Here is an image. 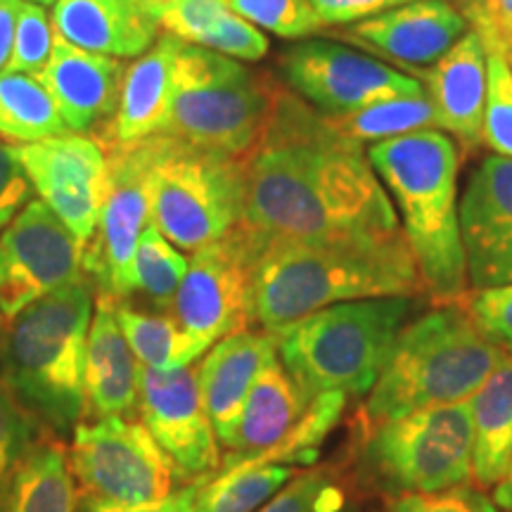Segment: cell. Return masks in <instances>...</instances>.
Instances as JSON below:
<instances>
[{
  "label": "cell",
  "instance_id": "cell-1",
  "mask_svg": "<svg viewBox=\"0 0 512 512\" xmlns=\"http://www.w3.org/2000/svg\"><path fill=\"white\" fill-rule=\"evenodd\" d=\"M240 223L261 240L377 242L403 235L368 147L335 131L283 81L245 159Z\"/></svg>",
  "mask_w": 512,
  "mask_h": 512
},
{
  "label": "cell",
  "instance_id": "cell-2",
  "mask_svg": "<svg viewBox=\"0 0 512 512\" xmlns=\"http://www.w3.org/2000/svg\"><path fill=\"white\" fill-rule=\"evenodd\" d=\"M422 292L403 235L377 242L264 240L254 264V323L278 332L335 304Z\"/></svg>",
  "mask_w": 512,
  "mask_h": 512
},
{
  "label": "cell",
  "instance_id": "cell-3",
  "mask_svg": "<svg viewBox=\"0 0 512 512\" xmlns=\"http://www.w3.org/2000/svg\"><path fill=\"white\" fill-rule=\"evenodd\" d=\"M408 247L434 304H456L470 290L460 238V147L444 131H418L368 145Z\"/></svg>",
  "mask_w": 512,
  "mask_h": 512
},
{
  "label": "cell",
  "instance_id": "cell-4",
  "mask_svg": "<svg viewBox=\"0 0 512 512\" xmlns=\"http://www.w3.org/2000/svg\"><path fill=\"white\" fill-rule=\"evenodd\" d=\"M95 309L86 273L27 306L0 335V380L31 418L57 434L79 427L86 408L83 368Z\"/></svg>",
  "mask_w": 512,
  "mask_h": 512
},
{
  "label": "cell",
  "instance_id": "cell-5",
  "mask_svg": "<svg viewBox=\"0 0 512 512\" xmlns=\"http://www.w3.org/2000/svg\"><path fill=\"white\" fill-rule=\"evenodd\" d=\"M508 354L460 304H437L401 330L366 396L363 430L432 406L470 401Z\"/></svg>",
  "mask_w": 512,
  "mask_h": 512
},
{
  "label": "cell",
  "instance_id": "cell-6",
  "mask_svg": "<svg viewBox=\"0 0 512 512\" xmlns=\"http://www.w3.org/2000/svg\"><path fill=\"white\" fill-rule=\"evenodd\" d=\"M415 299H356L311 313L275 332L280 363L309 401L325 392L368 396L411 323Z\"/></svg>",
  "mask_w": 512,
  "mask_h": 512
},
{
  "label": "cell",
  "instance_id": "cell-7",
  "mask_svg": "<svg viewBox=\"0 0 512 512\" xmlns=\"http://www.w3.org/2000/svg\"><path fill=\"white\" fill-rule=\"evenodd\" d=\"M280 79L202 46L178 43L164 136L247 159L271 117Z\"/></svg>",
  "mask_w": 512,
  "mask_h": 512
},
{
  "label": "cell",
  "instance_id": "cell-8",
  "mask_svg": "<svg viewBox=\"0 0 512 512\" xmlns=\"http://www.w3.org/2000/svg\"><path fill=\"white\" fill-rule=\"evenodd\" d=\"M145 145L152 223L171 245L197 252L238 226L245 211V159L174 136H152Z\"/></svg>",
  "mask_w": 512,
  "mask_h": 512
},
{
  "label": "cell",
  "instance_id": "cell-9",
  "mask_svg": "<svg viewBox=\"0 0 512 512\" xmlns=\"http://www.w3.org/2000/svg\"><path fill=\"white\" fill-rule=\"evenodd\" d=\"M470 401L432 406L366 430L363 465L387 494H437L472 482Z\"/></svg>",
  "mask_w": 512,
  "mask_h": 512
},
{
  "label": "cell",
  "instance_id": "cell-10",
  "mask_svg": "<svg viewBox=\"0 0 512 512\" xmlns=\"http://www.w3.org/2000/svg\"><path fill=\"white\" fill-rule=\"evenodd\" d=\"M261 245L264 240L238 223L188 259L171 316L204 349L254 323V264Z\"/></svg>",
  "mask_w": 512,
  "mask_h": 512
},
{
  "label": "cell",
  "instance_id": "cell-11",
  "mask_svg": "<svg viewBox=\"0 0 512 512\" xmlns=\"http://www.w3.org/2000/svg\"><path fill=\"white\" fill-rule=\"evenodd\" d=\"M278 72V79L323 117L427 93L415 76L328 38H304L280 50Z\"/></svg>",
  "mask_w": 512,
  "mask_h": 512
},
{
  "label": "cell",
  "instance_id": "cell-12",
  "mask_svg": "<svg viewBox=\"0 0 512 512\" xmlns=\"http://www.w3.org/2000/svg\"><path fill=\"white\" fill-rule=\"evenodd\" d=\"M72 470L83 498L117 505L162 501L181 482L143 422L124 418H102L76 427Z\"/></svg>",
  "mask_w": 512,
  "mask_h": 512
},
{
  "label": "cell",
  "instance_id": "cell-13",
  "mask_svg": "<svg viewBox=\"0 0 512 512\" xmlns=\"http://www.w3.org/2000/svg\"><path fill=\"white\" fill-rule=\"evenodd\" d=\"M102 147L110 162V183L98 228L83 247V273L102 297L126 302L131 297V264L140 233L152 223L150 152L145 140Z\"/></svg>",
  "mask_w": 512,
  "mask_h": 512
},
{
  "label": "cell",
  "instance_id": "cell-14",
  "mask_svg": "<svg viewBox=\"0 0 512 512\" xmlns=\"http://www.w3.org/2000/svg\"><path fill=\"white\" fill-rule=\"evenodd\" d=\"M83 273V245L43 200H31L0 230V313L27 306Z\"/></svg>",
  "mask_w": 512,
  "mask_h": 512
},
{
  "label": "cell",
  "instance_id": "cell-15",
  "mask_svg": "<svg viewBox=\"0 0 512 512\" xmlns=\"http://www.w3.org/2000/svg\"><path fill=\"white\" fill-rule=\"evenodd\" d=\"M15 147L38 200L46 202L86 247L98 228L110 183L105 147L79 133Z\"/></svg>",
  "mask_w": 512,
  "mask_h": 512
},
{
  "label": "cell",
  "instance_id": "cell-16",
  "mask_svg": "<svg viewBox=\"0 0 512 512\" xmlns=\"http://www.w3.org/2000/svg\"><path fill=\"white\" fill-rule=\"evenodd\" d=\"M140 420L174 465L181 482L211 477L221 467L219 439L204 408L195 366H140Z\"/></svg>",
  "mask_w": 512,
  "mask_h": 512
},
{
  "label": "cell",
  "instance_id": "cell-17",
  "mask_svg": "<svg viewBox=\"0 0 512 512\" xmlns=\"http://www.w3.org/2000/svg\"><path fill=\"white\" fill-rule=\"evenodd\" d=\"M470 290L512 285V159L486 155L460 197Z\"/></svg>",
  "mask_w": 512,
  "mask_h": 512
},
{
  "label": "cell",
  "instance_id": "cell-18",
  "mask_svg": "<svg viewBox=\"0 0 512 512\" xmlns=\"http://www.w3.org/2000/svg\"><path fill=\"white\" fill-rule=\"evenodd\" d=\"M470 31V24L451 0H413L382 15L339 29L342 43H351L377 60L399 64L413 74L432 67Z\"/></svg>",
  "mask_w": 512,
  "mask_h": 512
},
{
  "label": "cell",
  "instance_id": "cell-19",
  "mask_svg": "<svg viewBox=\"0 0 512 512\" xmlns=\"http://www.w3.org/2000/svg\"><path fill=\"white\" fill-rule=\"evenodd\" d=\"M126 62L72 46L55 34L53 53L38 81L53 95L69 131L100 136L117 114Z\"/></svg>",
  "mask_w": 512,
  "mask_h": 512
},
{
  "label": "cell",
  "instance_id": "cell-20",
  "mask_svg": "<svg viewBox=\"0 0 512 512\" xmlns=\"http://www.w3.org/2000/svg\"><path fill=\"white\" fill-rule=\"evenodd\" d=\"M437 110L441 131L472 155L482 147L486 102V50L477 31H467L432 67L413 72Z\"/></svg>",
  "mask_w": 512,
  "mask_h": 512
},
{
  "label": "cell",
  "instance_id": "cell-21",
  "mask_svg": "<svg viewBox=\"0 0 512 512\" xmlns=\"http://www.w3.org/2000/svg\"><path fill=\"white\" fill-rule=\"evenodd\" d=\"M278 356L271 330H240L211 344L197 366V384L219 444H226L256 377Z\"/></svg>",
  "mask_w": 512,
  "mask_h": 512
},
{
  "label": "cell",
  "instance_id": "cell-22",
  "mask_svg": "<svg viewBox=\"0 0 512 512\" xmlns=\"http://www.w3.org/2000/svg\"><path fill=\"white\" fill-rule=\"evenodd\" d=\"M50 22L72 46L119 60L147 53L162 31L147 0H55Z\"/></svg>",
  "mask_w": 512,
  "mask_h": 512
},
{
  "label": "cell",
  "instance_id": "cell-23",
  "mask_svg": "<svg viewBox=\"0 0 512 512\" xmlns=\"http://www.w3.org/2000/svg\"><path fill=\"white\" fill-rule=\"evenodd\" d=\"M86 408L83 418H121L138 406L140 361L121 330L114 302L95 297L83 368Z\"/></svg>",
  "mask_w": 512,
  "mask_h": 512
},
{
  "label": "cell",
  "instance_id": "cell-24",
  "mask_svg": "<svg viewBox=\"0 0 512 512\" xmlns=\"http://www.w3.org/2000/svg\"><path fill=\"white\" fill-rule=\"evenodd\" d=\"M178 38L162 36L147 53L126 69L117 114L112 124L95 136L100 145H133L152 136H164L174 91V60Z\"/></svg>",
  "mask_w": 512,
  "mask_h": 512
},
{
  "label": "cell",
  "instance_id": "cell-25",
  "mask_svg": "<svg viewBox=\"0 0 512 512\" xmlns=\"http://www.w3.org/2000/svg\"><path fill=\"white\" fill-rule=\"evenodd\" d=\"M309 403L297 382L283 368L280 358L275 356L256 377L252 392L242 406L238 425L223 444L230 456L221 460L219 470L266 456L278 448L304 418Z\"/></svg>",
  "mask_w": 512,
  "mask_h": 512
},
{
  "label": "cell",
  "instance_id": "cell-26",
  "mask_svg": "<svg viewBox=\"0 0 512 512\" xmlns=\"http://www.w3.org/2000/svg\"><path fill=\"white\" fill-rule=\"evenodd\" d=\"M472 479L479 489H494L512 460V356L489 375L470 399Z\"/></svg>",
  "mask_w": 512,
  "mask_h": 512
},
{
  "label": "cell",
  "instance_id": "cell-27",
  "mask_svg": "<svg viewBox=\"0 0 512 512\" xmlns=\"http://www.w3.org/2000/svg\"><path fill=\"white\" fill-rule=\"evenodd\" d=\"M5 512H76L72 460L60 444H34L5 484Z\"/></svg>",
  "mask_w": 512,
  "mask_h": 512
},
{
  "label": "cell",
  "instance_id": "cell-28",
  "mask_svg": "<svg viewBox=\"0 0 512 512\" xmlns=\"http://www.w3.org/2000/svg\"><path fill=\"white\" fill-rule=\"evenodd\" d=\"M67 133L53 95L38 76L0 72V138L27 145Z\"/></svg>",
  "mask_w": 512,
  "mask_h": 512
},
{
  "label": "cell",
  "instance_id": "cell-29",
  "mask_svg": "<svg viewBox=\"0 0 512 512\" xmlns=\"http://www.w3.org/2000/svg\"><path fill=\"white\" fill-rule=\"evenodd\" d=\"M114 313L140 366L155 370L183 368L207 354V349L197 344L171 313L138 311L126 302H114Z\"/></svg>",
  "mask_w": 512,
  "mask_h": 512
},
{
  "label": "cell",
  "instance_id": "cell-30",
  "mask_svg": "<svg viewBox=\"0 0 512 512\" xmlns=\"http://www.w3.org/2000/svg\"><path fill=\"white\" fill-rule=\"evenodd\" d=\"M335 131L358 140V143H380V140L401 138L418 131H441L437 110L430 95L418 98L382 100L363 110L342 114V117H325Z\"/></svg>",
  "mask_w": 512,
  "mask_h": 512
},
{
  "label": "cell",
  "instance_id": "cell-31",
  "mask_svg": "<svg viewBox=\"0 0 512 512\" xmlns=\"http://www.w3.org/2000/svg\"><path fill=\"white\" fill-rule=\"evenodd\" d=\"M294 477L287 465H238L202 486L197 505L207 512H256Z\"/></svg>",
  "mask_w": 512,
  "mask_h": 512
},
{
  "label": "cell",
  "instance_id": "cell-32",
  "mask_svg": "<svg viewBox=\"0 0 512 512\" xmlns=\"http://www.w3.org/2000/svg\"><path fill=\"white\" fill-rule=\"evenodd\" d=\"M188 259L150 223L140 233L131 264V294H143L159 311H169L181 285Z\"/></svg>",
  "mask_w": 512,
  "mask_h": 512
},
{
  "label": "cell",
  "instance_id": "cell-33",
  "mask_svg": "<svg viewBox=\"0 0 512 512\" xmlns=\"http://www.w3.org/2000/svg\"><path fill=\"white\" fill-rule=\"evenodd\" d=\"M484 50L486 102L482 143L491 155L512 159V60L503 48L484 43Z\"/></svg>",
  "mask_w": 512,
  "mask_h": 512
},
{
  "label": "cell",
  "instance_id": "cell-34",
  "mask_svg": "<svg viewBox=\"0 0 512 512\" xmlns=\"http://www.w3.org/2000/svg\"><path fill=\"white\" fill-rule=\"evenodd\" d=\"M147 5L159 29L178 41L202 48L230 12L228 0H147Z\"/></svg>",
  "mask_w": 512,
  "mask_h": 512
},
{
  "label": "cell",
  "instance_id": "cell-35",
  "mask_svg": "<svg viewBox=\"0 0 512 512\" xmlns=\"http://www.w3.org/2000/svg\"><path fill=\"white\" fill-rule=\"evenodd\" d=\"M228 8L280 38H306L325 29L309 0H228Z\"/></svg>",
  "mask_w": 512,
  "mask_h": 512
},
{
  "label": "cell",
  "instance_id": "cell-36",
  "mask_svg": "<svg viewBox=\"0 0 512 512\" xmlns=\"http://www.w3.org/2000/svg\"><path fill=\"white\" fill-rule=\"evenodd\" d=\"M256 512H347V494L332 470H311L285 484Z\"/></svg>",
  "mask_w": 512,
  "mask_h": 512
},
{
  "label": "cell",
  "instance_id": "cell-37",
  "mask_svg": "<svg viewBox=\"0 0 512 512\" xmlns=\"http://www.w3.org/2000/svg\"><path fill=\"white\" fill-rule=\"evenodd\" d=\"M53 41L55 29L48 12L43 10V5L22 0L17 12V29L15 41H12V53L3 72L38 76L46 69V64L50 60Z\"/></svg>",
  "mask_w": 512,
  "mask_h": 512
},
{
  "label": "cell",
  "instance_id": "cell-38",
  "mask_svg": "<svg viewBox=\"0 0 512 512\" xmlns=\"http://www.w3.org/2000/svg\"><path fill=\"white\" fill-rule=\"evenodd\" d=\"M456 304L463 306L467 316L496 347L512 356V285L467 290Z\"/></svg>",
  "mask_w": 512,
  "mask_h": 512
},
{
  "label": "cell",
  "instance_id": "cell-39",
  "mask_svg": "<svg viewBox=\"0 0 512 512\" xmlns=\"http://www.w3.org/2000/svg\"><path fill=\"white\" fill-rule=\"evenodd\" d=\"M34 444V418L12 396L8 384L0 380V491Z\"/></svg>",
  "mask_w": 512,
  "mask_h": 512
},
{
  "label": "cell",
  "instance_id": "cell-40",
  "mask_svg": "<svg viewBox=\"0 0 512 512\" xmlns=\"http://www.w3.org/2000/svg\"><path fill=\"white\" fill-rule=\"evenodd\" d=\"M204 48L226 55L230 60L259 62L268 55L271 43H268V36L264 31L230 10Z\"/></svg>",
  "mask_w": 512,
  "mask_h": 512
},
{
  "label": "cell",
  "instance_id": "cell-41",
  "mask_svg": "<svg viewBox=\"0 0 512 512\" xmlns=\"http://www.w3.org/2000/svg\"><path fill=\"white\" fill-rule=\"evenodd\" d=\"M389 512H498L496 503L470 484L437 494H406L389 505Z\"/></svg>",
  "mask_w": 512,
  "mask_h": 512
},
{
  "label": "cell",
  "instance_id": "cell-42",
  "mask_svg": "<svg viewBox=\"0 0 512 512\" xmlns=\"http://www.w3.org/2000/svg\"><path fill=\"white\" fill-rule=\"evenodd\" d=\"M456 8L486 46L512 55V0H460Z\"/></svg>",
  "mask_w": 512,
  "mask_h": 512
},
{
  "label": "cell",
  "instance_id": "cell-43",
  "mask_svg": "<svg viewBox=\"0 0 512 512\" xmlns=\"http://www.w3.org/2000/svg\"><path fill=\"white\" fill-rule=\"evenodd\" d=\"M34 192V185L17 157V147L0 143V230L34 200Z\"/></svg>",
  "mask_w": 512,
  "mask_h": 512
},
{
  "label": "cell",
  "instance_id": "cell-44",
  "mask_svg": "<svg viewBox=\"0 0 512 512\" xmlns=\"http://www.w3.org/2000/svg\"><path fill=\"white\" fill-rule=\"evenodd\" d=\"M309 3L325 29H342L399 8V5L413 3V0H309Z\"/></svg>",
  "mask_w": 512,
  "mask_h": 512
},
{
  "label": "cell",
  "instance_id": "cell-45",
  "mask_svg": "<svg viewBox=\"0 0 512 512\" xmlns=\"http://www.w3.org/2000/svg\"><path fill=\"white\" fill-rule=\"evenodd\" d=\"M209 477L195 479L183 489L174 491L171 496L162 498V501L155 503H140V505H117V503H102V501H91V498H83L81 510L76 512H185L192 505L197 503V496H200L202 486L207 484Z\"/></svg>",
  "mask_w": 512,
  "mask_h": 512
},
{
  "label": "cell",
  "instance_id": "cell-46",
  "mask_svg": "<svg viewBox=\"0 0 512 512\" xmlns=\"http://www.w3.org/2000/svg\"><path fill=\"white\" fill-rule=\"evenodd\" d=\"M19 5H22V0H0V72L5 69L12 53Z\"/></svg>",
  "mask_w": 512,
  "mask_h": 512
},
{
  "label": "cell",
  "instance_id": "cell-47",
  "mask_svg": "<svg viewBox=\"0 0 512 512\" xmlns=\"http://www.w3.org/2000/svg\"><path fill=\"white\" fill-rule=\"evenodd\" d=\"M494 503L498 510L512 512V460L505 475L501 477V482L494 486Z\"/></svg>",
  "mask_w": 512,
  "mask_h": 512
},
{
  "label": "cell",
  "instance_id": "cell-48",
  "mask_svg": "<svg viewBox=\"0 0 512 512\" xmlns=\"http://www.w3.org/2000/svg\"><path fill=\"white\" fill-rule=\"evenodd\" d=\"M29 3H38V5H55V0H29Z\"/></svg>",
  "mask_w": 512,
  "mask_h": 512
},
{
  "label": "cell",
  "instance_id": "cell-49",
  "mask_svg": "<svg viewBox=\"0 0 512 512\" xmlns=\"http://www.w3.org/2000/svg\"><path fill=\"white\" fill-rule=\"evenodd\" d=\"M0 512H5V489L0 491Z\"/></svg>",
  "mask_w": 512,
  "mask_h": 512
},
{
  "label": "cell",
  "instance_id": "cell-50",
  "mask_svg": "<svg viewBox=\"0 0 512 512\" xmlns=\"http://www.w3.org/2000/svg\"><path fill=\"white\" fill-rule=\"evenodd\" d=\"M185 512H207V510H202V508H200V505H197V503H195V505H192V508H188V510H185Z\"/></svg>",
  "mask_w": 512,
  "mask_h": 512
},
{
  "label": "cell",
  "instance_id": "cell-51",
  "mask_svg": "<svg viewBox=\"0 0 512 512\" xmlns=\"http://www.w3.org/2000/svg\"><path fill=\"white\" fill-rule=\"evenodd\" d=\"M3 320H5V316H3V313H0V335H3V325H5Z\"/></svg>",
  "mask_w": 512,
  "mask_h": 512
},
{
  "label": "cell",
  "instance_id": "cell-52",
  "mask_svg": "<svg viewBox=\"0 0 512 512\" xmlns=\"http://www.w3.org/2000/svg\"><path fill=\"white\" fill-rule=\"evenodd\" d=\"M451 3H453V5H456V3H460V0H451Z\"/></svg>",
  "mask_w": 512,
  "mask_h": 512
},
{
  "label": "cell",
  "instance_id": "cell-53",
  "mask_svg": "<svg viewBox=\"0 0 512 512\" xmlns=\"http://www.w3.org/2000/svg\"><path fill=\"white\" fill-rule=\"evenodd\" d=\"M510 60H512V55H510Z\"/></svg>",
  "mask_w": 512,
  "mask_h": 512
}]
</instances>
